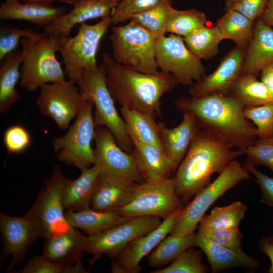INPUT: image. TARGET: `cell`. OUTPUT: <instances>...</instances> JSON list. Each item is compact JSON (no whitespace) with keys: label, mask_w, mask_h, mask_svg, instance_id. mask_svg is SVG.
Segmentation results:
<instances>
[{"label":"cell","mask_w":273,"mask_h":273,"mask_svg":"<svg viewBox=\"0 0 273 273\" xmlns=\"http://www.w3.org/2000/svg\"><path fill=\"white\" fill-rule=\"evenodd\" d=\"M0 232L5 256H12L8 271L24 260L30 247L39 237L41 227L37 219L28 212L21 216L0 214Z\"/></svg>","instance_id":"16"},{"label":"cell","mask_w":273,"mask_h":273,"mask_svg":"<svg viewBox=\"0 0 273 273\" xmlns=\"http://www.w3.org/2000/svg\"><path fill=\"white\" fill-rule=\"evenodd\" d=\"M22 58L20 85L35 91L44 84L65 80V72L56 53L60 43L42 33L36 39L23 38L20 42Z\"/></svg>","instance_id":"5"},{"label":"cell","mask_w":273,"mask_h":273,"mask_svg":"<svg viewBox=\"0 0 273 273\" xmlns=\"http://www.w3.org/2000/svg\"><path fill=\"white\" fill-rule=\"evenodd\" d=\"M75 83L81 95L95 106L93 117L95 127L108 128L119 146L126 152L132 153L133 143L106 85L103 65L98 66L96 70L85 71Z\"/></svg>","instance_id":"4"},{"label":"cell","mask_w":273,"mask_h":273,"mask_svg":"<svg viewBox=\"0 0 273 273\" xmlns=\"http://www.w3.org/2000/svg\"><path fill=\"white\" fill-rule=\"evenodd\" d=\"M244 50L236 47L221 60L212 73L204 75L189 90L191 97H199L212 93H229L233 85L241 75Z\"/></svg>","instance_id":"19"},{"label":"cell","mask_w":273,"mask_h":273,"mask_svg":"<svg viewBox=\"0 0 273 273\" xmlns=\"http://www.w3.org/2000/svg\"><path fill=\"white\" fill-rule=\"evenodd\" d=\"M250 178L249 172L237 160L232 161L213 181L198 192L183 207L170 234L185 235L195 232L208 208L229 190Z\"/></svg>","instance_id":"8"},{"label":"cell","mask_w":273,"mask_h":273,"mask_svg":"<svg viewBox=\"0 0 273 273\" xmlns=\"http://www.w3.org/2000/svg\"><path fill=\"white\" fill-rule=\"evenodd\" d=\"M229 93L238 99L245 108L273 102L265 85L253 74H241L233 85Z\"/></svg>","instance_id":"33"},{"label":"cell","mask_w":273,"mask_h":273,"mask_svg":"<svg viewBox=\"0 0 273 273\" xmlns=\"http://www.w3.org/2000/svg\"><path fill=\"white\" fill-rule=\"evenodd\" d=\"M59 1L66 3L69 4H74L75 3L81 0H59Z\"/></svg>","instance_id":"53"},{"label":"cell","mask_w":273,"mask_h":273,"mask_svg":"<svg viewBox=\"0 0 273 273\" xmlns=\"http://www.w3.org/2000/svg\"><path fill=\"white\" fill-rule=\"evenodd\" d=\"M65 12L64 8L21 0H5L0 5L1 19L25 20L44 28Z\"/></svg>","instance_id":"26"},{"label":"cell","mask_w":273,"mask_h":273,"mask_svg":"<svg viewBox=\"0 0 273 273\" xmlns=\"http://www.w3.org/2000/svg\"><path fill=\"white\" fill-rule=\"evenodd\" d=\"M172 0H161L153 8L134 15L132 20L147 30L158 40L165 36Z\"/></svg>","instance_id":"36"},{"label":"cell","mask_w":273,"mask_h":273,"mask_svg":"<svg viewBox=\"0 0 273 273\" xmlns=\"http://www.w3.org/2000/svg\"><path fill=\"white\" fill-rule=\"evenodd\" d=\"M244 151L246 161L254 166H265L273 173V136L258 139Z\"/></svg>","instance_id":"42"},{"label":"cell","mask_w":273,"mask_h":273,"mask_svg":"<svg viewBox=\"0 0 273 273\" xmlns=\"http://www.w3.org/2000/svg\"><path fill=\"white\" fill-rule=\"evenodd\" d=\"M161 0H121L112 10V23L117 24L130 20L134 15L149 10Z\"/></svg>","instance_id":"41"},{"label":"cell","mask_w":273,"mask_h":273,"mask_svg":"<svg viewBox=\"0 0 273 273\" xmlns=\"http://www.w3.org/2000/svg\"><path fill=\"white\" fill-rule=\"evenodd\" d=\"M121 0H81L75 3L72 9L51 22L44 28V34L58 41L70 37L75 25L88 20L110 15L113 8Z\"/></svg>","instance_id":"18"},{"label":"cell","mask_w":273,"mask_h":273,"mask_svg":"<svg viewBox=\"0 0 273 273\" xmlns=\"http://www.w3.org/2000/svg\"><path fill=\"white\" fill-rule=\"evenodd\" d=\"M111 24L110 15L93 25L81 24L74 36L59 41L64 72L69 79L76 82L85 71L98 68L97 53Z\"/></svg>","instance_id":"7"},{"label":"cell","mask_w":273,"mask_h":273,"mask_svg":"<svg viewBox=\"0 0 273 273\" xmlns=\"http://www.w3.org/2000/svg\"><path fill=\"white\" fill-rule=\"evenodd\" d=\"M261 18L266 24L273 26V0H269L267 7Z\"/></svg>","instance_id":"50"},{"label":"cell","mask_w":273,"mask_h":273,"mask_svg":"<svg viewBox=\"0 0 273 273\" xmlns=\"http://www.w3.org/2000/svg\"><path fill=\"white\" fill-rule=\"evenodd\" d=\"M75 84L70 79L44 84L36 99L41 113L53 120L61 130L68 129L87 102Z\"/></svg>","instance_id":"14"},{"label":"cell","mask_w":273,"mask_h":273,"mask_svg":"<svg viewBox=\"0 0 273 273\" xmlns=\"http://www.w3.org/2000/svg\"><path fill=\"white\" fill-rule=\"evenodd\" d=\"M272 208H273V207H272Z\"/></svg>","instance_id":"54"},{"label":"cell","mask_w":273,"mask_h":273,"mask_svg":"<svg viewBox=\"0 0 273 273\" xmlns=\"http://www.w3.org/2000/svg\"><path fill=\"white\" fill-rule=\"evenodd\" d=\"M173 103L181 113H191L202 130L238 149L244 150L258 139L256 127L244 115L245 107L230 93L181 96Z\"/></svg>","instance_id":"1"},{"label":"cell","mask_w":273,"mask_h":273,"mask_svg":"<svg viewBox=\"0 0 273 273\" xmlns=\"http://www.w3.org/2000/svg\"><path fill=\"white\" fill-rule=\"evenodd\" d=\"M247 209V206L239 201L227 206L215 207L209 214L203 217L199 226L219 230L238 229Z\"/></svg>","instance_id":"35"},{"label":"cell","mask_w":273,"mask_h":273,"mask_svg":"<svg viewBox=\"0 0 273 273\" xmlns=\"http://www.w3.org/2000/svg\"><path fill=\"white\" fill-rule=\"evenodd\" d=\"M183 206L179 208L153 231L140 236L130 242L114 259L111 264L113 273H138L141 270L140 263L149 254L175 225Z\"/></svg>","instance_id":"17"},{"label":"cell","mask_w":273,"mask_h":273,"mask_svg":"<svg viewBox=\"0 0 273 273\" xmlns=\"http://www.w3.org/2000/svg\"><path fill=\"white\" fill-rule=\"evenodd\" d=\"M21 1L22 2H26V3L42 4H51L54 1H59V0H21Z\"/></svg>","instance_id":"52"},{"label":"cell","mask_w":273,"mask_h":273,"mask_svg":"<svg viewBox=\"0 0 273 273\" xmlns=\"http://www.w3.org/2000/svg\"><path fill=\"white\" fill-rule=\"evenodd\" d=\"M69 180L62 173L60 165L54 166L45 181L44 190L27 212L38 221L44 238L61 235L72 227L66 219L62 203L63 190Z\"/></svg>","instance_id":"11"},{"label":"cell","mask_w":273,"mask_h":273,"mask_svg":"<svg viewBox=\"0 0 273 273\" xmlns=\"http://www.w3.org/2000/svg\"><path fill=\"white\" fill-rule=\"evenodd\" d=\"M244 113L255 125L259 139L273 136V102L245 107Z\"/></svg>","instance_id":"39"},{"label":"cell","mask_w":273,"mask_h":273,"mask_svg":"<svg viewBox=\"0 0 273 273\" xmlns=\"http://www.w3.org/2000/svg\"><path fill=\"white\" fill-rule=\"evenodd\" d=\"M233 148L199 129L173 176L181 202L188 201L207 186L214 173L219 174L232 161L244 154V150Z\"/></svg>","instance_id":"3"},{"label":"cell","mask_w":273,"mask_h":273,"mask_svg":"<svg viewBox=\"0 0 273 273\" xmlns=\"http://www.w3.org/2000/svg\"><path fill=\"white\" fill-rule=\"evenodd\" d=\"M259 246L263 253L266 254L270 261V266L268 270L273 273V236H263L259 241Z\"/></svg>","instance_id":"48"},{"label":"cell","mask_w":273,"mask_h":273,"mask_svg":"<svg viewBox=\"0 0 273 273\" xmlns=\"http://www.w3.org/2000/svg\"><path fill=\"white\" fill-rule=\"evenodd\" d=\"M64 266L53 263L43 254L32 257L20 273H62Z\"/></svg>","instance_id":"47"},{"label":"cell","mask_w":273,"mask_h":273,"mask_svg":"<svg viewBox=\"0 0 273 273\" xmlns=\"http://www.w3.org/2000/svg\"><path fill=\"white\" fill-rule=\"evenodd\" d=\"M207 18L202 12L192 8L179 10L170 8L166 32L184 37L194 30L205 26Z\"/></svg>","instance_id":"37"},{"label":"cell","mask_w":273,"mask_h":273,"mask_svg":"<svg viewBox=\"0 0 273 273\" xmlns=\"http://www.w3.org/2000/svg\"><path fill=\"white\" fill-rule=\"evenodd\" d=\"M155 58L161 71L172 74L184 85L191 86L205 75L201 59L187 48L181 36L170 34L158 39Z\"/></svg>","instance_id":"13"},{"label":"cell","mask_w":273,"mask_h":273,"mask_svg":"<svg viewBox=\"0 0 273 273\" xmlns=\"http://www.w3.org/2000/svg\"><path fill=\"white\" fill-rule=\"evenodd\" d=\"M161 222L157 217H131L98 233L87 235L86 253L93 256L89 266L103 254L114 259L132 240L153 231Z\"/></svg>","instance_id":"12"},{"label":"cell","mask_w":273,"mask_h":273,"mask_svg":"<svg viewBox=\"0 0 273 273\" xmlns=\"http://www.w3.org/2000/svg\"><path fill=\"white\" fill-rule=\"evenodd\" d=\"M260 18L253 29L251 40L245 53L241 74L256 76L266 65L273 63V28Z\"/></svg>","instance_id":"24"},{"label":"cell","mask_w":273,"mask_h":273,"mask_svg":"<svg viewBox=\"0 0 273 273\" xmlns=\"http://www.w3.org/2000/svg\"><path fill=\"white\" fill-rule=\"evenodd\" d=\"M261 81L273 100V63L267 64L261 70Z\"/></svg>","instance_id":"49"},{"label":"cell","mask_w":273,"mask_h":273,"mask_svg":"<svg viewBox=\"0 0 273 273\" xmlns=\"http://www.w3.org/2000/svg\"><path fill=\"white\" fill-rule=\"evenodd\" d=\"M181 114L182 120L175 127L169 128L164 123L158 122L163 149L178 166L200 129L196 118L191 113L183 112Z\"/></svg>","instance_id":"23"},{"label":"cell","mask_w":273,"mask_h":273,"mask_svg":"<svg viewBox=\"0 0 273 273\" xmlns=\"http://www.w3.org/2000/svg\"><path fill=\"white\" fill-rule=\"evenodd\" d=\"M87 243V235L72 227L63 234L44 238L42 254L53 263L71 266L81 261Z\"/></svg>","instance_id":"21"},{"label":"cell","mask_w":273,"mask_h":273,"mask_svg":"<svg viewBox=\"0 0 273 273\" xmlns=\"http://www.w3.org/2000/svg\"><path fill=\"white\" fill-rule=\"evenodd\" d=\"M112 57L120 64L146 73L158 71L155 58L156 40L136 22L114 26L110 37Z\"/></svg>","instance_id":"6"},{"label":"cell","mask_w":273,"mask_h":273,"mask_svg":"<svg viewBox=\"0 0 273 273\" xmlns=\"http://www.w3.org/2000/svg\"><path fill=\"white\" fill-rule=\"evenodd\" d=\"M94 140L95 164L102 172L137 183L144 181L133 152L128 153L122 149L108 128L96 127Z\"/></svg>","instance_id":"15"},{"label":"cell","mask_w":273,"mask_h":273,"mask_svg":"<svg viewBox=\"0 0 273 273\" xmlns=\"http://www.w3.org/2000/svg\"><path fill=\"white\" fill-rule=\"evenodd\" d=\"M22 64L21 49L7 55L0 66V112H8L12 105L18 102L20 96L16 85L20 79L19 68Z\"/></svg>","instance_id":"28"},{"label":"cell","mask_w":273,"mask_h":273,"mask_svg":"<svg viewBox=\"0 0 273 273\" xmlns=\"http://www.w3.org/2000/svg\"><path fill=\"white\" fill-rule=\"evenodd\" d=\"M86 272L82 261L71 266H64L62 273Z\"/></svg>","instance_id":"51"},{"label":"cell","mask_w":273,"mask_h":273,"mask_svg":"<svg viewBox=\"0 0 273 273\" xmlns=\"http://www.w3.org/2000/svg\"><path fill=\"white\" fill-rule=\"evenodd\" d=\"M253 23L252 20L241 13L228 10L218 20L216 26L225 39L232 40L237 47L245 50L252 37Z\"/></svg>","instance_id":"31"},{"label":"cell","mask_w":273,"mask_h":273,"mask_svg":"<svg viewBox=\"0 0 273 273\" xmlns=\"http://www.w3.org/2000/svg\"><path fill=\"white\" fill-rule=\"evenodd\" d=\"M195 246H197L206 255L212 272L236 267L253 269L259 267V262L243 251L238 252L214 244L208 240L198 229Z\"/></svg>","instance_id":"25"},{"label":"cell","mask_w":273,"mask_h":273,"mask_svg":"<svg viewBox=\"0 0 273 273\" xmlns=\"http://www.w3.org/2000/svg\"><path fill=\"white\" fill-rule=\"evenodd\" d=\"M182 206L173 177L139 183L133 199L117 212L127 217L154 216L164 220Z\"/></svg>","instance_id":"10"},{"label":"cell","mask_w":273,"mask_h":273,"mask_svg":"<svg viewBox=\"0 0 273 273\" xmlns=\"http://www.w3.org/2000/svg\"><path fill=\"white\" fill-rule=\"evenodd\" d=\"M170 235L162 240L148 256L149 266H163L173 261L187 249L195 246L196 235L195 232L182 236Z\"/></svg>","instance_id":"32"},{"label":"cell","mask_w":273,"mask_h":273,"mask_svg":"<svg viewBox=\"0 0 273 273\" xmlns=\"http://www.w3.org/2000/svg\"><path fill=\"white\" fill-rule=\"evenodd\" d=\"M243 167L255 177V182L261 188V201L268 206L273 207V178L270 177L255 168V166L246 161L242 164Z\"/></svg>","instance_id":"46"},{"label":"cell","mask_w":273,"mask_h":273,"mask_svg":"<svg viewBox=\"0 0 273 273\" xmlns=\"http://www.w3.org/2000/svg\"><path fill=\"white\" fill-rule=\"evenodd\" d=\"M93 103L87 100L76 117L73 124L63 136L53 141L55 157L60 161L74 166L81 171L95 164L94 148L95 126L93 114Z\"/></svg>","instance_id":"9"},{"label":"cell","mask_w":273,"mask_h":273,"mask_svg":"<svg viewBox=\"0 0 273 273\" xmlns=\"http://www.w3.org/2000/svg\"><path fill=\"white\" fill-rule=\"evenodd\" d=\"M106 85L114 100L122 107L162 117L161 99L179 83L171 74L158 71L143 73L116 61L109 53L103 54Z\"/></svg>","instance_id":"2"},{"label":"cell","mask_w":273,"mask_h":273,"mask_svg":"<svg viewBox=\"0 0 273 273\" xmlns=\"http://www.w3.org/2000/svg\"><path fill=\"white\" fill-rule=\"evenodd\" d=\"M42 34L34 32L31 28L20 29L14 26H3L0 30V62L8 54L17 49L21 39L27 37L32 39L40 38Z\"/></svg>","instance_id":"40"},{"label":"cell","mask_w":273,"mask_h":273,"mask_svg":"<svg viewBox=\"0 0 273 273\" xmlns=\"http://www.w3.org/2000/svg\"><path fill=\"white\" fill-rule=\"evenodd\" d=\"M269 0H225L226 10H232L243 14L253 21L263 14Z\"/></svg>","instance_id":"45"},{"label":"cell","mask_w":273,"mask_h":273,"mask_svg":"<svg viewBox=\"0 0 273 273\" xmlns=\"http://www.w3.org/2000/svg\"><path fill=\"white\" fill-rule=\"evenodd\" d=\"M134 155L144 181L172 178L178 165L164 150L158 146L132 140Z\"/></svg>","instance_id":"22"},{"label":"cell","mask_w":273,"mask_h":273,"mask_svg":"<svg viewBox=\"0 0 273 273\" xmlns=\"http://www.w3.org/2000/svg\"><path fill=\"white\" fill-rule=\"evenodd\" d=\"M121 113L131 141L152 144L164 150L155 117L125 107H121Z\"/></svg>","instance_id":"30"},{"label":"cell","mask_w":273,"mask_h":273,"mask_svg":"<svg viewBox=\"0 0 273 273\" xmlns=\"http://www.w3.org/2000/svg\"><path fill=\"white\" fill-rule=\"evenodd\" d=\"M183 39L192 53L200 59H208L217 53L219 44L225 38L216 26L205 25L192 31Z\"/></svg>","instance_id":"34"},{"label":"cell","mask_w":273,"mask_h":273,"mask_svg":"<svg viewBox=\"0 0 273 273\" xmlns=\"http://www.w3.org/2000/svg\"><path fill=\"white\" fill-rule=\"evenodd\" d=\"M4 143L10 153H20L31 145V139L28 130L23 126L16 124L10 126L4 134Z\"/></svg>","instance_id":"44"},{"label":"cell","mask_w":273,"mask_h":273,"mask_svg":"<svg viewBox=\"0 0 273 273\" xmlns=\"http://www.w3.org/2000/svg\"><path fill=\"white\" fill-rule=\"evenodd\" d=\"M204 236L211 242L240 252L242 251L241 243L243 234L238 229H212L199 226Z\"/></svg>","instance_id":"43"},{"label":"cell","mask_w":273,"mask_h":273,"mask_svg":"<svg viewBox=\"0 0 273 273\" xmlns=\"http://www.w3.org/2000/svg\"><path fill=\"white\" fill-rule=\"evenodd\" d=\"M81 171L77 178L69 179L64 188L62 203L65 210L79 211L91 208L92 195L101 169L95 164Z\"/></svg>","instance_id":"27"},{"label":"cell","mask_w":273,"mask_h":273,"mask_svg":"<svg viewBox=\"0 0 273 273\" xmlns=\"http://www.w3.org/2000/svg\"><path fill=\"white\" fill-rule=\"evenodd\" d=\"M65 216L71 226L82 230L87 235L98 233L131 218L117 212H102L91 208L79 211L67 210Z\"/></svg>","instance_id":"29"},{"label":"cell","mask_w":273,"mask_h":273,"mask_svg":"<svg viewBox=\"0 0 273 273\" xmlns=\"http://www.w3.org/2000/svg\"><path fill=\"white\" fill-rule=\"evenodd\" d=\"M138 184L101 171L92 195L91 208L102 212H117L133 199Z\"/></svg>","instance_id":"20"},{"label":"cell","mask_w":273,"mask_h":273,"mask_svg":"<svg viewBox=\"0 0 273 273\" xmlns=\"http://www.w3.org/2000/svg\"><path fill=\"white\" fill-rule=\"evenodd\" d=\"M189 247L180 254L168 266L152 273H205L208 267L202 262V251Z\"/></svg>","instance_id":"38"}]
</instances>
